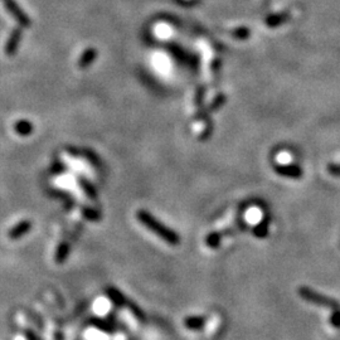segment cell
<instances>
[{
    "label": "cell",
    "instance_id": "cell-1",
    "mask_svg": "<svg viewBox=\"0 0 340 340\" xmlns=\"http://www.w3.org/2000/svg\"><path fill=\"white\" fill-rule=\"evenodd\" d=\"M136 218L141 222L144 227L149 229V231L154 232L158 237H160L163 241H165L166 243L172 244V246H177L180 243V237L177 232H174L173 229L168 228V227L164 226L161 222H159L155 217L151 213L146 212V210L140 209L136 212Z\"/></svg>",
    "mask_w": 340,
    "mask_h": 340
},
{
    "label": "cell",
    "instance_id": "cell-2",
    "mask_svg": "<svg viewBox=\"0 0 340 340\" xmlns=\"http://www.w3.org/2000/svg\"><path fill=\"white\" fill-rule=\"evenodd\" d=\"M297 292H299V296L302 300L310 302V304L326 307V309L332 310V311L340 309V304L336 300L331 299V297H327V296L322 295V293L320 292H316V291L307 287V286H301V287L297 290Z\"/></svg>",
    "mask_w": 340,
    "mask_h": 340
},
{
    "label": "cell",
    "instance_id": "cell-3",
    "mask_svg": "<svg viewBox=\"0 0 340 340\" xmlns=\"http://www.w3.org/2000/svg\"><path fill=\"white\" fill-rule=\"evenodd\" d=\"M273 170L277 175L281 177L290 178V179H300L302 177V169L301 166L296 165V164H275L273 165Z\"/></svg>",
    "mask_w": 340,
    "mask_h": 340
},
{
    "label": "cell",
    "instance_id": "cell-4",
    "mask_svg": "<svg viewBox=\"0 0 340 340\" xmlns=\"http://www.w3.org/2000/svg\"><path fill=\"white\" fill-rule=\"evenodd\" d=\"M21 39H22L21 29H14V31L12 32L11 37L8 38V41H7L6 45V55L8 56V57H12V56L16 55L17 50H18L19 47V43H21Z\"/></svg>",
    "mask_w": 340,
    "mask_h": 340
},
{
    "label": "cell",
    "instance_id": "cell-5",
    "mask_svg": "<svg viewBox=\"0 0 340 340\" xmlns=\"http://www.w3.org/2000/svg\"><path fill=\"white\" fill-rule=\"evenodd\" d=\"M32 229V222L31 221H22L19 222L17 226H14L13 228L9 232V238L12 239H18L22 238L24 234L28 233Z\"/></svg>",
    "mask_w": 340,
    "mask_h": 340
},
{
    "label": "cell",
    "instance_id": "cell-6",
    "mask_svg": "<svg viewBox=\"0 0 340 340\" xmlns=\"http://www.w3.org/2000/svg\"><path fill=\"white\" fill-rule=\"evenodd\" d=\"M97 57V51L95 48H89L85 52L82 53V56L78 60V67L81 70H85V68H89L90 66L94 63V61L96 60Z\"/></svg>",
    "mask_w": 340,
    "mask_h": 340
},
{
    "label": "cell",
    "instance_id": "cell-7",
    "mask_svg": "<svg viewBox=\"0 0 340 340\" xmlns=\"http://www.w3.org/2000/svg\"><path fill=\"white\" fill-rule=\"evenodd\" d=\"M34 130V126L28 120H19L14 124V131L21 136H29L32 135Z\"/></svg>",
    "mask_w": 340,
    "mask_h": 340
},
{
    "label": "cell",
    "instance_id": "cell-8",
    "mask_svg": "<svg viewBox=\"0 0 340 340\" xmlns=\"http://www.w3.org/2000/svg\"><path fill=\"white\" fill-rule=\"evenodd\" d=\"M78 183H80V187L81 189L85 192V194L87 195V197L90 198V199L92 200H96L97 199V193H96V189H95L94 185L91 184V183L89 182V180H86L85 178H78Z\"/></svg>",
    "mask_w": 340,
    "mask_h": 340
},
{
    "label": "cell",
    "instance_id": "cell-9",
    "mask_svg": "<svg viewBox=\"0 0 340 340\" xmlns=\"http://www.w3.org/2000/svg\"><path fill=\"white\" fill-rule=\"evenodd\" d=\"M71 246L70 243L67 242H63V243L60 244V247L57 248V252H56V262L62 263L66 258L68 257V253H70Z\"/></svg>",
    "mask_w": 340,
    "mask_h": 340
},
{
    "label": "cell",
    "instance_id": "cell-10",
    "mask_svg": "<svg viewBox=\"0 0 340 340\" xmlns=\"http://www.w3.org/2000/svg\"><path fill=\"white\" fill-rule=\"evenodd\" d=\"M253 233L257 238H266L268 236V219H262L257 226L254 227Z\"/></svg>",
    "mask_w": 340,
    "mask_h": 340
},
{
    "label": "cell",
    "instance_id": "cell-11",
    "mask_svg": "<svg viewBox=\"0 0 340 340\" xmlns=\"http://www.w3.org/2000/svg\"><path fill=\"white\" fill-rule=\"evenodd\" d=\"M222 236H223V234H222L221 232H213V233H210L209 236L205 238V244H207L209 248H218V247L221 246Z\"/></svg>",
    "mask_w": 340,
    "mask_h": 340
},
{
    "label": "cell",
    "instance_id": "cell-12",
    "mask_svg": "<svg viewBox=\"0 0 340 340\" xmlns=\"http://www.w3.org/2000/svg\"><path fill=\"white\" fill-rule=\"evenodd\" d=\"M204 322H205L204 317L192 316V317H188V319L185 320V326L189 327V329L197 330V329H200V327L204 326Z\"/></svg>",
    "mask_w": 340,
    "mask_h": 340
},
{
    "label": "cell",
    "instance_id": "cell-13",
    "mask_svg": "<svg viewBox=\"0 0 340 340\" xmlns=\"http://www.w3.org/2000/svg\"><path fill=\"white\" fill-rule=\"evenodd\" d=\"M82 213L83 216H85V218L90 219V221H99L100 218H101V216H100V213L97 212V210L92 209V208H83L82 209Z\"/></svg>",
    "mask_w": 340,
    "mask_h": 340
},
{
    "label": "cell",
    "instance_id": "cell-14",
    "mask_svg": "<svg viewBox=\"0 0 340 340\" xmlns=\"http://www.w3.org/2000/svg\"><path fill=\"white\" fill-rule=\"evenodd\" d=\"M224 101H226V97H224L223 95H219V96H217L216 99H214V101L212 102V105L208 107V111H214V110H218L219 107H221L222 105L224 104Z\"/></svg>",
    "mask_w": 340,
    "mask_h": 340
},
{
    "label": "cell",
    "instance_id": "cell-15",
    "mask_svg": "<svg viewBox=\"0 0 340 340\" xmlns=\"http://www.w3.org/2000/svg\"><path fill=\"white\" fill-rule=\"evenodd\" d=\"M330 324L335 329H340V309L332 311L331 316H330Z\"/></svg>",
    "mask_w": 340,
    "mask_h": 340
},
{
    "label": "cell",
    "instance_id": "cell-16",
    "mask_svg": "<svg viewBox=\"0 0 340 340\" xmlns=\"http://www.w3.org/2000/svg\"><path fill=\"white\" fill-rule=\"evenodd\" d=\"M326 170L332 177H340V164L331 163L326 166Z\"/></svg>",
    "mask_w": 340,
    "mask_h": 340
},
{
    "label": "cell",
    "instance_id": "cell-17",
    "mask_svg": "<svg viewBox=\"0 0 340 340\" xmlns=\"http://www.w3.org/2000/svg\"><path fill=\"white\" fill-rule=\"evenodd\" d=\"M203 97H204V89H203V87H200V89L198 90V92H197V96H195V102H197V105L202 104Z\"/></svg>",
    "mask_w": 340,
    "mask_h": 340
},
{
    "label": "cell",
    "instance_id": "cell-18",
    "mask_svg": "<svg viewBox=\"0 0 340 340\" xmlns=\"http://www.w3.org/2000/svg\"><path fill=\"white\" fill-rule=\"evenodd\" d=\"M58 164H60V163L55 164V166L52 168V170L55 173H58V174H60L61 172H63V170H65V165H58Z\"/></svg>",
    "mask_w": 340,
    "mask_h": 340
}]
</instances>
